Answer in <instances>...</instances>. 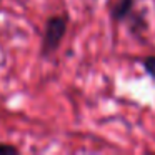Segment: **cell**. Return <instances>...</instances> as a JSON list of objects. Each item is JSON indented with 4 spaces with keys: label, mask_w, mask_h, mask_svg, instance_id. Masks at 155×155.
I'll use <instances>...</instances> for the list:
<instances>
[{
    "label": "cell",
    "mask_w": 155,
    "mask_h": 155,
    "mask_svg": "<svg viewBox=\"0 0 155 155\" xmlns=\"http://www.w3.org/2000/svg\"><path fill=\"white\" fill-rule=\"evenodd\" d=\"M130 7H132V0H118V4L114 5V8H112V17L115 20H120L127 15Z\"/></svg>",
    "instance_id": "7a4b0ae2"
},
{
    "label": "cell",
    "mask_w": 155,
    "mask_h": 155,
    "mask_svg": "<svg viewBox=\"0 0 155 155\" xmlns=\"http://www.w3.org/2000/svg\"><path fill=\"white\" fill-rule=\"evenodd\" d=\"M143 68H145V72L155 80V57L143 58Z\"/></svg>",
    "instance_id": "3957f363"
},
{
    "label": "cell",
    "mask_w": 155,
    "mask_h": 155,
    "mask_svg": "<svg viewBox=\"0 0 155 155\" xmlns=\"http://www.w3.org/2000/svg\"><path fill=\"white\" fill-rule=\"evenodd\" d=\"M65 20L62 17H52L48 18L45 25V34H44V44H42V54L50 55L58 48L62 38L65 35Z\"/></svg>",
    "instance_id": "6da1fadb"
},
{
    "label": "cell",
    "mask_w": 155,
    "mask_h": 155,
    "mask_svg": "<svg viewBox=\"0 0 155 155\" xmlns=\"http://www.w3.org/2000/svg\"><path fill=\"white\" fill-rule=\"evenodd\" d=\"M17 148L10 147V145H0V153H15Z\"/></svg>",
    "instance_id": "277c9868"
}]
</instances>
